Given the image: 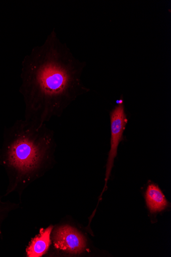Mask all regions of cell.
I'll list each match as a JSON object with an SVG mask.
<instances>
[{
  "label": "cell",
  "instance_id": "cell-1",
  "mask_svg": "<svg viewBox=\"0 0 171 257\" xmlns=\"http://www.w3.org/2000/svg\"><path fill=\"white\" fill-rule=\"evenodd\" d=\"M20 91L26 103L25 120L39 125L60 117L90 89L81 79L86 63L76 58L55 30L23 62Z\"/></svg>",
  "mask_w": 171,
  "mask_h": 257
},
{
  "label": "cell",
  "instance_id": "cell-2",
  "mask_svg": "<svg viewBox=\"0 0 171 257\" xmlns=\"http://www.w3.org/2000/svg\"><path fill=\"white\" fill-rule=\"evenodd\" d=\"M56 147L55 133L46 124L24 119L6 130L0 164L7 174L9 184L3 198L16 193L21 203L24 192L54 166Z\"/></svg>",
  "mask_w": 171,
  "mask_h": 257
},
{
  "label": "cell",
  "instance_id": "cell-3",
  "mask_svg": "<svg viewBox=\"0 0 171 257\" xmlns=\"http://www.w3.org/2000/svg\"><path fill=\"white\" fill-rule=\"evenodd\" d=\"M51 239L52 244L46 256L54 252L79 255L88 250V240L83 232L68 224L54 226Z\"/></svg>",
  "mask_w": 171,
  "mask_h": 257
},
{
  "label": "cell",
  "instance_id": "cell-4",
  "mask_svg": "<svg viewBox=\"0 0 171 257\" xmlns=\"http://www.w3.org/2000/svg\"><path fill=\"white\" fill-rule=\"evenodd\" d=\"M111 139L105 174V185L103 193L107 189V183L111 176L114 160L117 155L120 143L124 139V134L128 122L125 111L124 97L121 96L117 105L110 113Z\"/></svg>",
  "mask_w": 171,
  "mask_h": 257
},
{
  "label": "cell",
  "instance_id": "cell-5",
  "mask_svg": "<svg viewBox=\"0 0 171 257\" xmlns=\"http://www.w3.org/2000/svg\"><path fill=\"white\" fill-rule=\"evenodd\" d=\"M54 225L40 229L39 233L30 242L26 249L27 257L45 256L52 244L51 235Z\"/></svg>",
  "mask_w": 171,
  "mask_h": 257
},
{
  "label": "cell",
  "instance_id": "cell-6",
  "mask_svg": "<svg viewBox=\"0 0 171 257\" xmlns=\"http://www.w3.org/2000/svg\"><path fill=\"white\" fill-rule=\"evenodd\" d=\"M145 200L152 213L161 212L167 206L168 202L158 186L151 184L148 186L145 193Z\"/></svg>",
  "mask_w": 171,
  "mask_h": 257
},
{
  "label": "cell",
  "instance_id": "cell-7",
  "mask_svg": "<svg viewBox=\"0 0 171 257\" xmlns=\"http://www.w3.org/2000/svg\"><path fill=\"white\" fill-rule=\"evenodd\" d=\"M3 196L0 195V237L3 238L2 228L6 219L10 214L20 208V203H16L10 201L4 202L2 201Z\"/></svg>",
  "mask_w": 171,
  "mask_h": 257
}]
</instances>
